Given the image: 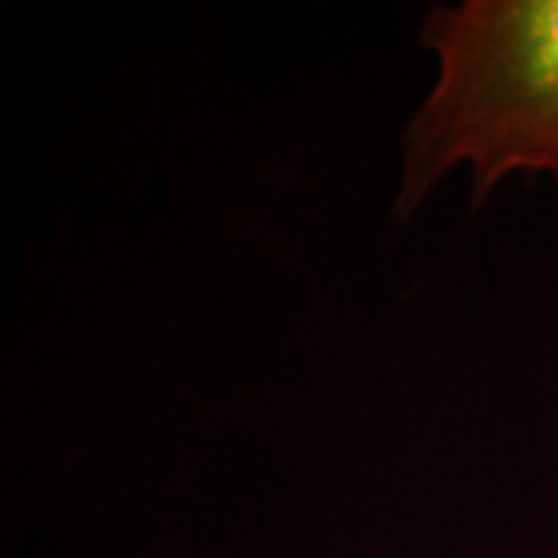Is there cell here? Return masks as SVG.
I'll return each instance as SVG.
<instances>
[{
  "mask_svg": "<svg viewBox=\"0 0 558 558\" xmlns=\"http://www.w3.org/2000/svg\"><path fill=\"white\" fill-rule=\"evenodd\" d=\"M418 44L438 75L403 131L400 215L457 168L478 196L512 174L558 178V0L432 7Z\"/></svg>",
  "mask_w": 558,
  "mask_h": 558,
  "instance_id": "1",
  "label": "cell"
}]
</instances>
